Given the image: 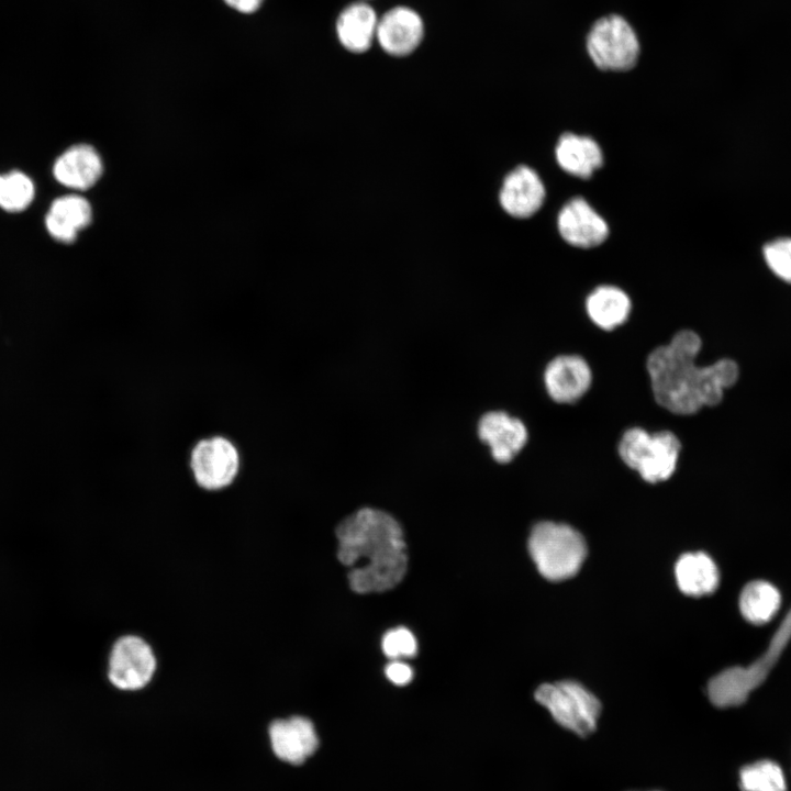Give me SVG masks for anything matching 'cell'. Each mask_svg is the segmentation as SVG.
Wrapping results in <instances>:
<instances>
[{
	"instance_id": "12",
	"label": "cell",
	"mask_w": 791,
	"mask_h": 791,
	"mask_svg": "<svg viewBox=\"0 0 791 791\" xmlns=\"http://www.w3.org/2000/svg\"><path fill=\"white\" fill-rule=\"evenodd\" d=\"M268 735L275 755L292 765L302 764L319 746L314 725L300 715L272 721Z\"/></svg>"
},
{
	"instance_id": "7",
	"label": "cell",
	"mask_w": 791,
	"mask_h": 791,
	"mask_svg": "<svg viewBox=\"0 0 791 791\" xmlns=\"http://www.w3.org/2000/svg\"><path fill=\"white\" fill-rule=\"evenodd\" d=\"M588 54L602 70L626 71L639 57L640 46L632 25L621 15L610 14L597 20L586 40Z\"/></svg>"
},
{
	"instance_id": "11",
	"label": "cell",
	"mask_w": 791,
	"mask_h": 791,
	"mask_svg": "<svg viewBox=\"0 0 791 791\" xmlns=\"http://www.w3.org/2000/svg\"><path fill=\"white\" fill-rule=\"evenodd\" d=\"M592 372L579 355H558L546 366L544 382L548 396L558 403H573L590 388Z\"/></svg>"
},
{
	"instance_id": "25",
	"label": "cell",
	"mask_w": 791,
	"mask_h": 791,
	"mask_svg": "<svg viewBox=\"0 0 791 791\" xmlns=\"http://www.w3.org/2000/svg\"><path fill=\"white\" fill-rule=\"evenodd\" d=\"M386 656L392 659L400 657H413L417 650L414 635L405 627H397L388 631L381 642Z\"/></svg>"
},
{
	"instance_id": "6",
	"label": "cell",
	"mask_w": 791,
	"mask_h": 791,
	"mask_svg": "<svg viewBox=\"0 0 791 791\" xmlns=\"http://www.w3.org/2000/svg\"><path fill=\"white\" fill-rule=\"evenodd\" d=\"M535 699L560 726L577 735L584 737L595 731L601 704L580 683L565 680L542 684L535 691Z\"/></svg>"
},
{
	"instance_id": "8",
	"label": "cell",
	"mask_w": 791,
	"mask_h": 791,
	"mask_svg": "<svg viewBox=\"0 0 791 791\" xmlns=\"http://www.w3.org/2000/svg\"><path fill=\"white\" fill-rule=\"evenodd\" d=\"M189 469L198 488L220 492L231 487L241 469L237 446L225 436L199 439L190 449Z\"/></svg>"
},
{
	"instance_id": "18",
	"label": "cell",
	"mask_w": 791,
	"mask_h": 791,
	"mask_svg": "<svg viewBox=\"0 0 791 791\" xmlns=\"http://www.w3.org/2000/svg\"><path fill=\"white\" fill-rule=\"evenodd\" d=\"M556 159L566 172L587 179L602 166L603 155L592 138L566 133L556 146Z\"/></svg>"
},
{
	"instance_id": "16",
	"label": "cell",
	"mask_w": 791,
	"mask_h": 791,
	"mask_svg": "<svg viewBox=\"0 0 791 791\" xmlns=\"http://www.w3.org/2000/svg\"><path fill=\"white\" fill-rule=\"evenodd\" d=\"M92 211L87 199L67 194L54 200L45 216V226L51 236L62 243H73L78 232L87 227Z\"/></svg>"
},
{
	"instance_id": "27",
	"label": "cell",
	"mask_w": 791,
	"mask_h": 791,
	"mask_svg": "<svg viewBox=\"0 0 791 791\" xmlns=\"http://www.w3.org/2000/svg\"><path fill=\"white\" fill-rule=\"evenodd\" d=\"M224 1L233 9H235L239 12H243V13L254 12L263 3V0H224Z\"/></svg>"
},
{
	"instance_id": "23",
	"label": "cell",
	"mask_w": 791,
	"mask_h": 791,
	"mask_svg": "<svg viewBox=\"0 0 791 791\" xmlns=\"http://www.w3.org/2000/svg\"><path fill=\"white\" fill-rule=\"evenodd\" d=\"M35 196L32 179L25 174L13 170L0 175V208L9 212L25 210Z\"/></svg>"
},
{
	"instance_id": "14",
	"label": "cell",
	"mask_w": 791,
	"mask_h": 791,
	"mask_svg": "<svg viewBox=\"0 0 791 791\" xmlns=\"http://www.w3.org/2000/svg\"><path fill=\"white\" fill-rule=\"evenodd\" d=\"M544 199V185L538 175L527 166H520L510 172L500 191V203L504 211L519 219L535 214Z\"/></svg>"
},
{
	"instance_id": "9",
	"label": "cell",
	"mask_w": 791,
	"mask_h": 791,
	"mask_svg": "<svg viewBox=\"0 0 791 791\" xmlns=\"http://www.w3.org/2000/svg\"><path fill=\"white\" fill-rule=\"evenodd\" d=\"M479 439L490 448L499 464L510 463L525 446L528 433L524 423L504 411H490L478 421Z\"/></svg>"
},
{
	"instance_id": "26",
	"label": "cell",
	"mask_w": 791,
	"mask_h": 791,
	"mask_svg": "<svg viewBox=\"0 0 791 791\" xmlns=\"http://www.w3.org/2000/svg\"><path fill=\"white\" fill-rule=\"evenodd\" d=\"M387 678L398 686H404L412 680L413 671L411 667L402 661H391L386 666Z\"/></svg>"
},
{
	"instance_id": "15",
	"label": "cell",
	"mask_w": 791,
	"mask_h": 791,
	"mask_svg": "<svg viewBox=\"0 0 791 791\" xmlns=\"http://www.w3.org/2000/svg\"><path fill=\"white\" fill-rule=\"evenodd\" d=\"M103 165L97 151L87 145H75L66 149L54 163L53 174L63 186L86 190L101 177Z\"/></svg>"
},
{
	"instance_id": "20",
	"label": "cell",
	"mask_w": 791,
	"mask_h": 791,
	"mask_svg": "<svg viewBox=\"0 0 791 791\" xmlns=\"http://www.w3.org/2000/svg\"><path fill=\"white\" fill-rule=\"evenodd\" d=\"M679 589L688 595L701 597L713 592L718 584V570L704 553H688L676 564Z\"/></svg>"
},
{
	"instance_id": "5",
	"label": "cell",
	"mask_w": 791,
	"mask_h": 791,
	"mask_svg": "<svg viewBox=\"0 0 791 791\" xmlns=\"http://www.w3.org/2000/svg\"><path fill=\"white\" fill-rule=\"evenodd\" d=\"M681 443L671 431L648 433L642 427L626 430L617 446L623 463L650 483L665 481L677 468Z\"/></svg>"
},
{
	"instance_id": "1",
	"label": "cell",
	"mask_w": 791,
	"mask_h": 791,
	"mask_svg": "<svg viewBox=\"0 0 791 791\" xmlns=\"http://www.w3.org/2000/svg\"><path fill=\"white\" fill-rule=\"evenodd\" d=\"M701 345L694 331L681 330L667 345L656 347L647 357L654 398L675 414L689 415L703 406L718 404L724 391L738 379V366L728 358L698 366L695 359Z\"/></svg>"
},
{
	"instance_id": "17",
	"label": "cell",
	"mask_w": 791,
	"mask_h": 791,
	"mask_svg": "<svg viewBox=\"0 0 791 791\" xmlns=\"http://www.w3.org/2000/svg\"><path fill=\"white\" fill-rule=\"evenodd\" d=\"M378 19L375 10L365 2L346 7L336 21V33L342 46L357 54L368 51L376 38Z\"/></svg>"
},
{
	"instance_id": "4",
	"label": "cell",
	"mask_w": 791,
	"mask_h": 791,
	"mask_svg": "<svg viewBox=\"0 0 791 791\" xmlns=\"http://www.w3.org/2000/svg\"><path fill=\"white\" fill-rule=\"evenodd\" d=\"M105 677L116 691L135 693L152 684L159 671L157 650L141 633L119 634L110 644Z\"/></svg>"
},
{
	"instance_id": "10",
	"label": "cell",
	"mask_w": 791,
	"mask_h": 791,
	"mask_svg": "<svg viewBox=\"0 0 791 791\" xmlns=\"http://www.w3.org/2000/svg\"><path fill=\"white\" fill-rule=\"evenodd\" d=\"M424 35L423 20L408 7H396L378 19L376 40L392 56H406L421 44Z\"/></svg>"
},
{
	"instance_id": "24",
	"label": "cell",
	"mask_w": 791,
	"mask_h": 791,
	"mask_svg": "<svg viewBox=\"0 0 791 791\" xmlns=\"http://www.w3.org/2000/svg\"><path fill=\"white\" fill-rule=\"evenodd\" d=\"M764 257L776 276L791 282V238H779L766 244Z\"/></svg>"
},
{
	"instance_id": "2",
	"label": "cell",
	"mask_w": 791,
	"mask_h": 791,
	"mask_svg": "<svg viewBox=\"0 0 791 791\" xmlns=\"http://www.w3.org/2000/svg\"><path fill=\"white\" fill-rule=\"evenodd\" d=\"M337 557L350 567L348 581L358 593L381 592L404 577L408 555L403 532L389 513L364 508L336 527Z\"/></svg>"
},
{
	"instance_id": "22",
	"label": "cell",
	"mask_w": 791,
	"mask_h": 791,
	"mask_svg": "<svg viewBox=\"0 0 791 791\" xmlns=\"http://www.w3.org/2000/svg\"><path fill=\"white\" fill-rule=\"evenodd\" d=\"M782 769L771 760H759L745 766L739 772L743 791H787Z\"/></svg>"
},
{
	"instance_id": "19",
	"label": "cell",
	"mask_w": 791,
	"mask_h": 791,
	"mask_svg": "<svg viewBox=\"0 0 791 791\" xmlns=\"http://www.w3.org/2000/svg\"><path fill=\"white\" fill-rule=\"evenodd\" d=\"M630 297L615 286H600L586 300V310L599 327L611 331L623 324L631 312Z\"/></svg>"
},
{
	"instance_id": "21",
	"label": "cell",
	"mask_w": 791,
	"mask_h": 791,
	"mask_svg": "<svg viewBox=\"0 0 791 791\" xmlns=\"http://www.w3.org/2000/svg\"><path fill=\"white\" fill-rule=\"evenodd\" d=\"M779 591L769 582L748 583L739 600L743 615L751 623L762 624L772 619L780 606Z\"/></svg>"
},
{
	"instance_id": "3",
	"label": "cell",
	"mask_w": 791,
	"mask_h": 791,
	"mask_svg": "<svg viewBox=\"0 0 791 791\" xmlns=\"http://www.w3.org/2000/svg\"><path fill=\"white\" fill-rule=\"evenodd\" d=\"M528 550L538 571L552 581L575 576L587 555L581 534L569 525L554 522H541L533 527Z\"/></svg>"
},
{
	"instance_id": "13",
	"label": "cell",
	"mask_w": 791,
	"mask_h": 791,
	"mask_svg": "<svg viewBox=\"0 0 791 791\" xmlns=\"http://www.w3.org/2000/svg\"><path fill=\"white\" fill-rule=\"evenodd\" d=\"M557 224L561 237L581 248L600 245L609 234L605 221L582 198L570 200L561 209Z\"/></svg>"
}]
</instances>
